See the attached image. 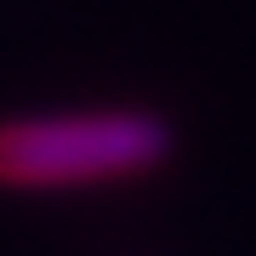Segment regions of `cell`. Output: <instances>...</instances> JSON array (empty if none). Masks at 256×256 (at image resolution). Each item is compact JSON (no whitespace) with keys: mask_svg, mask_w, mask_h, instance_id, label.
I'll return each mask as SVG.
<instances>
[{"mask_svg":"<svg viewBox=\"0 0 256 256\" xmlns=\"http://www.w3.org/2000/svg\"><path fill=\"white\" fill-rule=\"evenodd\" d=\"M176 148L171 120L154 108H63L0 120V188L80 194L154 176Z\"/></svg>","mask_w":256,"mask_h":256,"instance_id":"6da1fadb","label":"cell"}]
</instances>
